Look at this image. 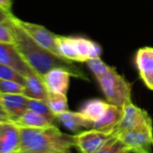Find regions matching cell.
<instances>
[{"label":"cell","instance_id":"cell-1","mask_svg":"<svg viewBox=\"0 0 153 153\" xmlns=\"http://www.w3.org/2000/svg\"><path fill=\"white\" fill-rule=\"evenodd\" d=\"M15 39V46L24 59L42 76L54 68H62L70 72L72 76L89 80L88 76L72 61L58 56L37 43L18 24L17 17L13 16L9 21Z\"/></svg>","mask_w":153,"mask_h":153},{"label":"cell","instance_id":"cell-2","mask_svg":"<svg viewBox=\"0 0 153 153\" xmlns=\"http://www.w3.org/2000/svg\"><path fill=\"white\" fill-rule=\"evenodd\" d=\"M18 128L21 153H56L75 147V135L62 132L54 124L44 128Z\"/></svg>","mask_w":153,"mask_h":153},{"label":"cell","instance_id":"cell-3","mask_svg":"<svg viewBox=\"0 0 153 153\" xmlns=\"http://www.w3.org/2000/svg\"><path fill=\"white\" fill-rule=\"evenodd\" d=\"M97 79L109 104L123 108L131 102V85L117 72L115 68L111 67Z\"/></svg>","mask_w":153,"mask_h":153},{"label":"cell","instance_id":"cell-4","mask_svg":"<svg viewBox=\"0 0 153 153\" xmlns=\"http://www.w3.org/2000/svg\"><path fill=\"white\" fill-rule=\"evenodd\" d=\"M123 114L119 124L114 128L112 134L117 137L122 132L140 128V127H153L152 119L147 111L136 106L131 102L123 107Z\"/></svg>","mask_w":153,"mask_h":153},{"label":"cell","instance_id":"cell-5","mask_svg":"<svg viewBox=\"0 0 153 153\" xmlns=\"http://www.w3.org/2000/svg\"><path fill=\"white\" fill-rule=\"evenodd\" d=\"M113 137L109 132L91 128L75 135V147L80 153H95Z\"/></svg>","mask_w":153,"mask_h":153},{"label":"cell","instance_id":"cell-6","mask_svg":"<svg viewBox=\"0 0 153 153\" xmlns=\"http://www.w3.org/2000/svg\"><path fill=\"white\" fill-rule=\"evenodd\" d=\"M131 151L149 149L153 145V127H140L125 131L117 136Z\"/></svg>","mask_w":153,"mask_h":153},{"label":"cell","instance_id":"cell-7","mask_svg":"<svg viewBox=\"0 0 153 153\" xmlns=\"http://www.w3.org/2000/svg\"><path fill=\"white\" fill-rule=\"evenodd\" d=\"M0 64L13 68L25 78L28 76L37 74L35 70L24 59L15 44L0 42Z\"/></svg>","mask_w":153,"mask_h":153},{"label":"cell","instance_id":"cell-8","mask_svg":"<svg viewBox=\"0 0 153 153\" xmlns=\"http://www.w3.org/2000/svg\"><path fill=\"white\" fill-rule=\"evenodd\" d=\"M18 24L22 26V28L40 45L51 51L52 53L59 56L58 47H57V35L49 31L42 25L25 22L19 18H17ZM61 57V56H60Z\"/></svg>","mask_w":153,"mask_h":153},{"label":"cell","instance_id":"cell-9","mask_svg":"<svg viewBox=\"0 0 153 153\" xmlns=\"http://www.w3.org/2000/svg\"><path fill=\"white\" fill-rule=\"evenodd\" d=\"M70 76V72L67 69L62 68H54L46 72L42 78L48 92L67 95Z\"/></svg>","mask_w":153,"mask_h":153},{"label":"cell","instance_id":"cell-10","mask_svg":"<svg viewBox=\"0 0 153 153\" xmlns=\"http://www.w3.org/2000/svg\"><path fill=\"white\" fill-rule=\"evenodd\" d=\"M29 97L23 94L0 93V105L8 113L14 123L28 109Z\"/></svg>","mask_w":153,"mask_h":153},{"label":"cell","instance_id":"cell-11","mask_svg":"<svg viewBox=\"0 0 153 153\" xmlns=\"http://www.w3.org/2000/svg\"><path fill=\"white\" fill-rule=\"evenodd\" d=\"M135 63L144 84L151 89L153 84V48L140 49L136 53Z\"/></svg>","mask_w":153,"mask_h":153},{"label":"cell","instance_id":"cell-12","mask_svg":"<svg viewBox=\"0 0 153 153\" xmlns=\"http://www.w3.org/2000/svg\"><path fill=\"white\" fill-rule=\"evenodd\" d=\"M20 141L18 126L14 123H4L0 138V153H18Z\"/></svg>","mask_w":153,"mask_h":153},{"label":"cell","instance_id":"cell-13","mask_svg":"<svg viewBox=\"0 0 153 153\" xmlns=\"http://www.w3.org/2000/svg\"><path fill=\"white\" fill-rule=\"evenodd\" d=\"M123 114V110L122 107L110 104V105L108 106L103 116L97 122L93 123L92 129L109 132L112 134L114 128L121 122Z\"/></svg>","mask_w":153,"mask_h":153},{"label":"cell","instance_id":"cell-14","mask_svg":"<svg viewBox=\"0 0 153 153\" xmlns=\"http://www.w3.org/2000/svg\"><path fill=\"white\" fill-rule=\"evenodd\" d=\"M56 119L66 129L73 132H79L82 128L89 129L93 126V122L89 121L79 112L67 111L57 115Z\"/></svg>","mask_w":153,"mask_h":153},{"label":"cell","instance_id":"cell-15","mask_svg":"<svg viewBox=\"0 0 153 153\" xmlns=\"http://www.w3.org/2000/svg\"><path fill=\"white\" fill-rule=\"evenodd\" d=\"M71 41L78 52L81 62H86L90 59L98 58L102 53L101 47L84 37H71Z\"/></svg>","mask_w":153,"mask_h":153},{"label":"cell","instance_id":"cell-16","mask_svg":"<svg viewBox=\"0 0 153 153\" xmlns=\"http://www.w3.org/2000/svg\"><path fill=\"white\" fill-rule=\"evenodd\" d=\"M48 93V89L40 75L34 74L25 78V92L23 95L32 99L46 100Z\"/></svg>","mask_w":153,"mask_h":153},{"label":"cell","instance_id":"cell-17","mask_svg":"<svg viewBox=\"0 0 153 153\" xmlns=\"http://www.w3.org/2000/svg\"><path fill=\"white\" fill-rule=\"evenodd\" d=\"M109 105V103L101 99H89L81 105L79 113L82 114L89 121L94 123L103 116Z\"/></svg>","mask_w":153,"mask_h":153},{"label":"cell","instance_id":"cell-18","mask_svg":"<svg viewBox=\"0 0 153 153\" xmlns=\"http://www.w3.org/2000/svg\"><path fill=\"white\" fill-rule=\"evenodd\" d=\"M14 123L19 127L28 128H44L54 124L53 122H51L45 116L29 109H27L23 115L16 119Z\"/></svg>","mask_w":153,"mask_h":153},{"label":"cell","instance_id":"cell-19","mask_svg":"<svg viewBox=\"0 0 153 153\" xmlns=\"http://www.w3.org/2000/svg\"><path fill=\"white\" fill-rule=\"evenodd\" d=\"M57 47L59 56L72 61L81 62V59L71 41V37L57 35Z\"/></svg>","mask_w":153,"mask_h":153},{"label":"cell","instance_id":"cell-20","mask_svg":"<svg viewBox=\"0 0 153 153\" xmlns=\"http://www.w3.org/2000/svg\"><path fill=\"white\" fill-rule=\"evenodd\" d=\"M46 102L55 116L68 111L67 95L49 92Z\"/></svg>","mask_w":153,"mask_h":153},{"label":"cell","instance_id":"cell-21","mask_svg":"<svg viewBox=\"0 0 153 153\" xmlns=\"http://www.w3.org/2000/svg\"><path fill=\"white\" fill-rule=\"evenodd\" d=\"M28 109L32 110L37 114H40L43 116H45L46 118H48L49 120H51V122L54 123V121H56V116L53 114V113L51 112V110L50 109L46 100H40V99H32L29 98L28 101Z\"/></svg>","mask_w":153,"mask_h":153},{"label":"cell","instance_id":"cell-22","mask_svg":"<svg viewBox=\"0 0 153 153\" xmlns=\"http://www.w3.org/2000/svg\"><path fill=\"white\" fill-rule=\"evenodd\" d=\"M0 79L6 80H12L21 85H25V76H23L21 73L16 71L11 67L0 64Z\"/></svg>","mask_w":153,"mask_h":153},{"label":"cell","instance_id":"cell-23","mask_svg":"<svg viewBox=\"0 0 153 153\" xmlns=\"http://www.w3.org/2000/svg\"><path fill=\"white\" fill-rule=\"evenodd\" d=\"M126 149H129L128 147L119 138L114 136L95 153H121Z\"/></svg>","mask_w":153,"mask_h":153},{"label":"cell","instance_id":"cell-24","mask_svg":"<svg viewBox=\"0 0 153 153\" xmlns=\"http://www.w3.org/2000/svg\"><path fill=\"white\" fill-rule=\"evenodd\" d=\"M25 86L12 80L0 79V93L7 94H24Z\"/></svg>","mask_w":153,"mask_h":153},{"label":"cell","instance_id":"cell-25","mask_svg":"<svg viewBox=\"0 0 153 153\" xmlns=\"http://www.w3.org/2000/svg\"><path fill=\"white\" fill-rule=\"evenodd\" d=\"M86 62H87L88 66L89 67V68L91 69V71L94 73L96 78H98V76L104 75L105 73H106L111 68V67L108 66L107 64H105L100 59V57L90 59Z\"/></svg>","mask_w":153,"mask_h":153},{"label":"cell","instance_id":"cell-26","mask_svg":"<svg viewBox=\"0 0 153 153\" xmlns=\"http://www.w3.org/2000/svg\"><path fill=\"white\" fill-rule=\"evenodd\" d=\"M9 21L0 22V42L14 44L15 39Z\"/></svg>","mask_w":153,"mask_h":153},{"label":"cell","instance_id":"cell-27","mask_svg":"<svg viewBox=\"0 0 153 153\" xmlns=\"http://www.w3.org/2000/svg\"><path fill=\"white\" fill-rule=\"evenodd\" d=\"M0 123H12L8 113L0 105Z\"/></svg>","mask_w":153,"mask_h":153},{"label":"cell","instance_id":"cell-28","mask_svg":"<svg viewBox=\"0 0 153 153\" xmlns=\"http://www.w3.org/2000/svg\"><path fill=\"white\" fill-rule=\"evenodd\" d=\"M14 16L13 13H9L0 7V22H7Z\"/></svg>","mask_w":153,"mask_h":153},{"label":"cell","instance_id":"cell-29","mask_svg":"<svg viewBox=\"0 0 153 153\" xmlns=\"http://www.w3.org/2000/svg\"><path fill=\"white\" fill-rule=\"evenodd\" d=\"M0 7L12 13V0H0Z\"/></svg>","mask_w":153,"mask_h":153},{"label":"cell","instance_id":"cell-30","mask_svg":"<svg viewBox=\"0 0 153 153\" xmlns=\"http://www.w3.org/2000/svg\"><path fill=\"white\" fill-rule=\"evenodd\" d=\"M131 152L132 153H149V151L146 150V149H135Z\"/></svg>","mask_w":153,"mask_h":153},{"label":"cell","instance_id":"cell-31","mask_svg":"<svg viewBox=\"0 0 153 153\" xmlns=\"http://www.w3.org/2000/svg\"><path fill=\"white\" fill-rule=\"evenodd\" d=\"M3 123H0V138H1V131H2Z\"/></svg>","mask_w":153,"mask_h":153},{"label":"cell","instance_id":"cell-32","mask_svg":"<svg viewBox=\"0 0 153 153\" xmlns=\"http://www.w3.org/2000/svg\"><path fill=\"white\" fill-rule=\"evenodd\" d=\"M131 151L130 150V149H126V150H124V151H123V152H121V153H131Z\"/></svg>","mask_w":153,"mask_h":153},{"label":"cell","instance_id":"cell-33","mask_svg":"<svg viewBox=\"0 0 153 153\" xmlns=\"http://www.w3.org/2000/svg\"><path fill=\"white\" fill-rule=\"evenodd\" d=\"M56 153H69L68 151H61V152H56Z\"/></svg>","mask_w":153,"mask_h":153},{"label":"cell","instance_id":"cell-34","mask_svg":"<svg viewBox=\"0 0 153 153\" xmlns=\"http://www.w3.org/2000/svg\"><path fill=\"white\" fill-rule=\"evenodd\" d=\"M151 90H153V84H152V88H151Z\"/></svg>","mask_w":153,"mask_h":153},{"label":"cell","instance_id":"cell-35","mask_svg":"<svg viewBox=\"0 0 153 153\" xmlns=\"http://www.w3.org/2000/svg\"><path fill=\"white\" fill-rule=\"evenodd\" d=\"M18 153H21V152H18Z\"/></svg>","mask_w":153,"mask_h":153},{"label":"cell","instance_id":"cell-36","mask_svg":"<svg viewBox=\"0 0 153 153\" xmlns=\"http://www.w3.org/2000/svg\"><path fill=\"white\" fill-rule=\"evenodd\" d=\"M152 147H153V145H152Z\"/></svg>","mask_w":153,"mask_h":153}]
</instances>
